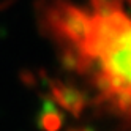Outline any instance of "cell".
Instances as JSON below:
<instances>
[{
  "mask_svg": "<svg viewBox=\"0 0 131 131\" xmlns=\"http://www.w3.org/2000/svg\"><path fill=\"white\" fill-rule=\"evenodd\" d=\"M125 2H126V3H128L129 6H131V0H125Z\"/></svg>",
  "mask_w": 131,
  "mask_h": 131,
  "instance_id": "2",
  "label": "cell"
},
{
  "mask_svg": "<svg viewBox=\"0 0 131 131\" xmlns=\"http://www.w3.org/2000/svg\"><path fill=\"white\" fill-rule=\"evenodd\" d=\"M43 22L95 98L131 117V16L117 0H46Z\"/></svg>",
  "mask_w": 131,
  "mask_h": 131,
  "instance_id": "1",
  "label": "cell"
}]
</instances>
